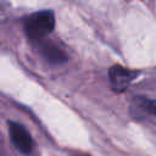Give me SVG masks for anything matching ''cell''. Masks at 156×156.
<instances>
[{
  "label": "cell",
  "mask_w": 156,
  "mask_h": 156,
  "mask_svg": "<svg viewBox=\"0 0 156 156\" xmlns=\"http://www.w3.org/2000/svg\"><path fill=\"white\" fill-rule=\"evenodd\" d=\"M55 28V15L51 10L37 11L27 16L23 21V29L27 38L35 43L46 38Z\"/></svg>",
  "instance_id": "1"
},
{
  "label": "cell",
  "mask_w": 156,
  "mask_h": 156,
  "mask_svg": "<svg viewBox=\"0 0 156 156\" xmlns=\"http://www.w3.org/2000/svg\"><path fill=\"white\" fill-rule=\"evenodd\" d=\"M130 113L134 118H146L156 124V100L147 98H134L130 104Z\"/></svg>",
  "instance_id": "4"
},
{
  "label": "cell",
  "mask_w": 156,
  "mask_h": 156,
  "mask_svg": "<svg viewBox=\"0 0 156 156\" xmlns=\"http://www.w3.org/2000/svg\"><path fill=\"white\" fill-rule=\"evenodd\" d=\"M139 76V72L135 69H129L124 68L119 65H115L110 68L108 71V77H110V83L112 87V90L116 93H122L124 91L129 84Z\"/></svg>",
  "instance_id": "3"
},
{
  "label": "cell",
  "mask_w": 156,
  "mask_h": 156,
  "mask_svg": "<svg viewBox=\"0 0 156 156\" xmlns=\"http://www.w3.org/2000/svg\"><path fill=\"white\" fill-rule=\"evenodd\" d=\"M7 124H9L10 140L15 146V149L23 155L30 154L33 151V139L29 132L26 129V127L13 121H9Z\"/></svg>",
  "instance_id": "2"
},
{
  "label": "cell",
  "mask_w": 156,
  "mask_h": 156,
  "mask_svg": "<svg viewBox=\"0 0 156 156\" xmlns=\"http://www.w3.org/2000/svg\"><path fill=\"white\" fill-rule=\"evenodd\" d=\"M40 52V55L50 63H62L67 61V55L66 52L56 44L51 41H46L45 38L41 40H38L34 43Z\"/></svg>",
  "instance_id": "5"
}]
</instances>
